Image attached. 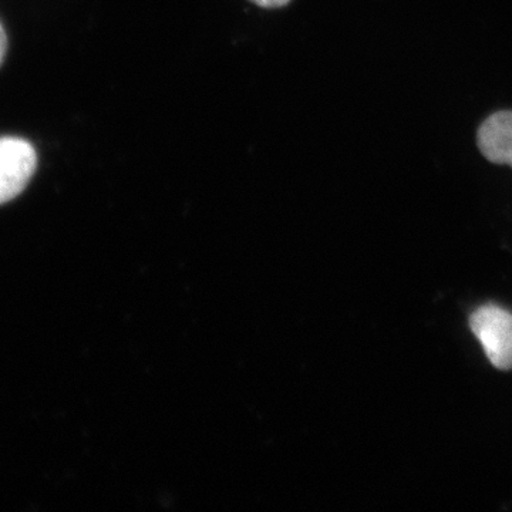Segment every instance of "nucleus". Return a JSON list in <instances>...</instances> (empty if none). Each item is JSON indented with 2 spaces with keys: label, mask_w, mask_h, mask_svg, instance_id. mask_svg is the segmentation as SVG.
<instances>
[{
  "label": "nucleus",
  "mask_w": 512,
  "mask_h": 512,
  "mask_svg": "<svg viewBox=\"0 0 512 512\" xmlns=\"http://www.w3.org/2000/svg\"><path fill=\"white\" fill-rule=\"evenodd\" d=\"M468 326L483 346L485 356L494 369L510 372L512 370V313L497 303H484L471 312Z\"/></svg>",
  "instance_id": "f257e3e1"
},
{
  "label": "nucleus",
  "mask_w": 512,
  "mask_h": 512,
  "mask_svg": "<svg viewBox=\"0 0 512 512\" xmlns=\"http://www.w3.org/2000/svg\"><path fill=\"white\" fill-rule=\"evenodd\" d=\"M36 168V150L28 140L0 137V205L22 194Z\"/></svg>",
  "instance_id": "f03ea898"
},
{
  "label": "nucleus",
  "mask_w": 512,
  "mask_h": 512,
  "mask_svg": "<svg viewBox=\"0 0 512 512\" xmlns=\"http://www.w3.org/2000/svg\"><path fill=\"white\" fill-rule=\"evenodd\" d=\"M477 146L485 160L512 167V110L497 111L481 123Z\"/></svg>",
  "instance_id": "7ed1b4c3"
},
{
  "label": "nucleus",
  "mask_w": 512,
  "mask_h": 512,
  "mask_svg": "<svg viewBox=\"0 0 512 512\" xmlns=\"http://www.w3.org/2000/svg\"><path fill=\"white\" fill-rule=\"evenodd\" d=\"M251 2L255 3L259 8L279 9L284 8L291 0H251Z\"/></svg>",
  "instance_id": "20e7f679"
},
{
  "label": "nucleus",
  "mask_w": 512,
  "mask_h": 512,
  "mask_svg": "<svg viewBox=\"0 0 512 512\" xmlns=\"http://www.w3.org/2000/svg\"><path fill=\"white\" fill-rule=\"evenodd\" d=\"M6 52H8V33L3 28L2 22H0V66L5 60Z\"/></svg>",
  "instance_id": "39448f33"
}]
</instances>
